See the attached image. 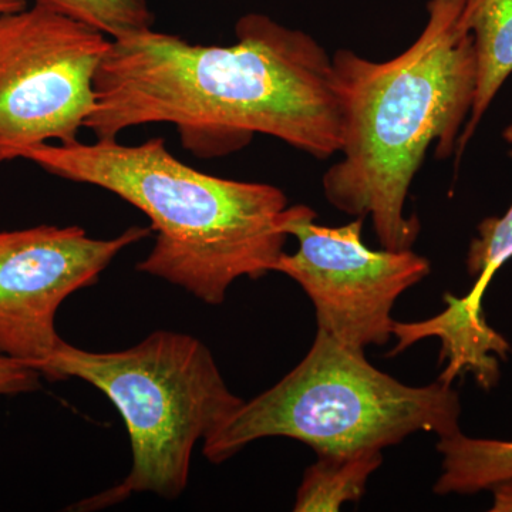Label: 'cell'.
<instances>
[{"instance_id":"obj_17","label":"cell","mask_w":512,"mask_h":512,"mask_svg":"<svg viewBox=\"0 0 512 512\" xmlns=\"http://www.w3.org/2000/svg\"><path fill=\"white\" fill-rule=\"evenodd\" d=\"M25 8L26 0H0V13L16 12Z\"/></svg>"},{"instance_id":"obj_16","label":"cell","mask_w":512,"mask_h":512,"mask_svg":"<svg viewBox=\"0 0 512 512\" xmlns=\"http://www.w3.org/2000/svg\"><path fill=\"white\" fill-rule=\"evenodd\" d=\"M494 494L493 512H512V480L504 481L491 488Z\"/></svg>"},{"instance_id":"obj_18","label":"cell","mask_w":512,"mask_h":512,"mask_svg":"<svg viewBox=\"0 0 512 512\" xmlns=\"http://www.w3.org/2000/svg\"><path fill=\"white\" fill-rule=\"evenodd\" d=\"M503 137H504L505 143L511 144V146H512V124H510V126L505 128Z\"/></svg>"},{"instance_id":"obj_13","label":"cell","mask_w":512,"mask_h":512,"mask_svg":"<svg viewBox=\"0 0 512 512\" xmlns=\"http://www.w3.org/2000/svg\"><path fill=\"white\" fill-rule=\"evenodd\" d=\"M512 158V151L510 153ZM512 258V202L503 217L485 218L477 227V237L467 252V271L477 281L464 298L447 293L446 303L473 323L485 322L483 298L498 269Z\"/></svg>"},{"instance_id":"obj_11","label":"cell","mask_w":512,"mask_h":512,"mask_svg":"<svg viewBox=\"0 0 512 512\" xmlns=\"http://www.w3.org/2000/svg\"><path fill=\"white\" fill-rule=\"evenodd\" d=\"M437 451L443 456L437 495H471L512 480V441L473 439L460 430L439 437Z\"/></svg>"},{"instance_id":"obj_3","label":"cell","mask_w":512,"mask_h":512,"mask_svg":"<svg viewBox=\"0 0 512 512\" xmlns=\"http://www.w3.org/2000/svg\"><path fill=\"white\" fill-rule=\"evenodd\" d=\"M23 160L63 180L103 188L144 212L156 244L137 271L208 305H221L239 278L274 272L285 252L291 207L281 188L202 173L178 160L164 138L138 146L45 143Z\"/></svg>"},{"instance_id":"obj_4","label":"cell","mask_w":512,"mask_h":512,"mask_svg":"<svg viewBox=\"0 0 512 512\" xmlns=\"http://www.w3.org/2000/svg\"><path fill=\"white\" fill-rule=\"evenodd\" d=\"M461 403L451 384L409 386L370 365L363 350L326 333L275 386L242 403L204 440V456L221 464L268 437L298 440L318 456L382 451L417 431H460Z\"/></svg>"},{"instance_id":"obj_1","label":"cell","mask_w":512,"mask_h":512,"mask_svg":"<svg viewBox=\"0 0 512 512\" xmlns=\"http://www.w3.org/2000/svg\"><path fill=\"white\" fill-rule=\"evenodd\" d=\"M231 46L191 45L146 29L111 39L86 128L117 140L128 128L173 124L198 157L248 146L255 134L328 160L342 144L332 57L308 33L262 13L235 26Z\"/></svg>"},{"instance_id":"obj_2","label":"cell","mask_w":512,"mask_h":512,"mask_svg":"<svg viewBox=\"0 0 512 512\" xmlns=\"http://www.w3.org/2000/svg\"><path fill=\"white\" fill-rule=\"evenodd\" d=\"M463 8L464 0H429L423 32L386 62L348 49L332 56L342 158L323 175V192L343 214L372 218L390 251L419 238V218L404 211L427 151L436 143L437 158L453 156L473 109L477 55Z\"/></svg>"},{"instance_id":"obj_15","label":"cell","mask_w":512,"mask_h":512,"mask_svg":"<svg viewBox=\"0 0 512 512\" xmlns=\"http://www.w3.org/2000/svg\"><path fill=\"white\" fill-rule=\"evenodd\" d=\"M36 369L0 353V396L35 392L40 387Z\"/></svg>"},{"instance_id":"obj_5","label":"cell","mask_w":512,"mask_h":512,"mask_svg":"<svg viewBox=\"0 0 512 512\" xmlns=\"http://www.w3.org/2000/svg\"><path fill=\"white\" fill-rule=\"evenodd\" d=\"M43 377L92 384L126 423L133 466L123 483L96 497L94 507L120 503L134 493L180 497L198 441L244 403L229 390L201 340L168 330L119 352H89L63 340Z\"/></svg>"},{"instance_id":"obj_12","label":"cell","mask_w":512,"mask_h":512,"mask_svg":"<svg viewBox=\"0 0 512 512\" xmlns=\"http://www.w3.org/2000/svg\"><path fill=\"white\" fill-rule=\"evenodd\" d=\"M382 463V451L318 456V461L305 471L293 511L335 512L345 503L359 501L370 476Z\"/></svg>"},{"instance_id":"obj_6","label":"cell","mask_w":512,"mask_h":512,"mask_svg":"<svg viewBox=\"0 0 512 512\" xmlns=\"http://www.w3.org/2000/svg\"><path fill=\"white\" fill-rule=\"evenodd\" d=\"M111 39L42 6L0 13V164L79 141Z\"/></svg>"},{"instance_id":"obj_7","label":"cell","mask_w":512,"mask_h":512,"mask_svg":"<svg viewBox=\"0 0 512 512\" xmlns=\"http://www.w3.org/2000/svg\"><path fill=\"white\" fill-rule=\"evenodd\" d=\"M316 212L293 205L285 229L298 239L274 272L293 279L315 306L318 330L348 348L383 346L393 336L394 303L430 274V261L413 249L373 251L362 239L365 218L342 227L315 222Z\"/></svg>"},{"instance_id":"obj_9","label":"cell","mask_w":512,"mask_h":512,"mask_svg":"<svg viewBox=\"0 0 512 512\" xmlns=\"http://www.w3.org/2000/svg\"><path fill=\"white\" fill-rule=\"evenodd\" d=\"M461 25L473 36L477 90L473 109L458 137L457 164L484 114L512 74V0H464Z\"/></svg>"},{"instance_id":"obj_10","label":"cell","mask_w":512,"mask_h":512,"mask_svg":"<svg viewBox=\"0 0 512 512\" xmlns=\"http://www.w3.org/2000/svg\"><path fill=\"white\" fill-rule=\"evenodd\" d=\"M393 336L397 345L390 356L403 352L421 339L436 336L443 342L441 359H448V366L439 380L451 384L461 373H473L484 389H491L500 376L498 359H507L511 348L503 336L490 326H476L441 312L434 318L416 323L394 322Z\"/></svg>"},{"instance_id":"obj_14","label":"cell","mask_w":512,"mask_h":512,"mask_svg":"<svg viewBox=\"0 0 512 512\" xmlns=\"http://www.w3.org/2000/svg\"><path fill=\"white\" fill-rule=\"evenodd\" d=\"M35 5L86 23L110 39H120L154 25V13L147 0H35Z\"/></svg>"},{"instance_id":"obj_8","label":"cell","mask_w":512,"mask_h":512,"mask_svg":"<svg viewBox=\"0 0 512 512\" xmlns=\"http://www.w3.org/2000/svg\"><path fill=\"white\" fill-rule=\"evenodd\" d=\"M151 232L131 227L111 239L89 237L77 225L0 232V353L43 376L63 342L60 305L96 284L121 251Z\"/></svg>"}]
</instances>
